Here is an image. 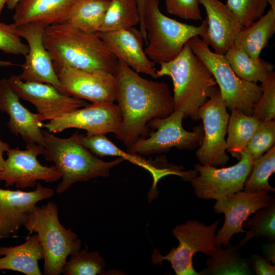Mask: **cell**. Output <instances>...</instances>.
Segmentation results:
<instances>
[{"label": "cell", "mask_w": 275, "mask_h": 275, "mask_svg": "<svg viewBox=\"0 0 275 275\" xmlns=\"http://www.w3.org/2000/svg\"><path fill=\"white\" fill-rule=\"evenodd\" d=\"M114 75L116 101L122 117L116 138L128 147L148 135L151 120L174 112L173 98L166 83L143 78L122 62L118 61Z\"/></svg>", "instance_id": "1"}, {"label": "cell", "mask_w": 275, "mask_h": 275, "mask_svg": "<svg viewBox=\"0 0 275 275\" xmlns=\"http://www.w3.org/2000/svg\"><path fill=\"white\" fill-rule=\"evenodd\" d=\"M43 39L55 71L69 67L115 72L118 61L97 33L84 32L63 22L47 26Z\"/></svg>", "instance_id": "2"}, {"label": "cell", "mask_w": 275, "mask_h": 275, "mask_svg": "<svg viewBox=\"0 0 275 275\" xmlns=\"http://www.w3.org/2000/svg\"><path fill=\"white\" fill-rule=\"evenodd\" d=\"M44 138L42 155L53 162L61 173L62 180L56 192L64 193L74 183L85 182L98 177H106L111 169L124 160L118 157L111 161L98 158L86 148L75 132L70 137L61 138L47 130H42Z\"/></svg>", "instance_id": "3"}, {"label": "cell", "mask_w": 275, "mask_h": 275, "mask_svg": "<svg viewBox=\"0 0 275 275\" xmlns=\"http://www.w3.org/2000/svg\"><path fill=\"white\" fill-rule=\"evenodd\" d=\"M157 78L170 76L173 84L174 108L184 117L199 119V108L216 88V81L206 66L191 50L188 42L173 60L160 65Z\"/></svg>", "instance_id": "4"}, {"label": "cell", "mask_w": 275, "mask_h": 275, "mask_svg": "<svg viewBox=\"0 0 275 275\" xmlns=\"http://www.w3.org/2000/svg\"><path fill=\"white\" fill-rule=\"evenodd\" d=\"M143 22L147 37L145 51L151 61L159 65L176 58L189 40L202 38L207 29L206 19L196 26L167 16L160 11L159 0H146Z\"/></svg>", "instance_id": "5"}, {"label": "cell", "mask_w": 275, "mask_h": 275, "mask_svg": "<svg viewBox=\"0 0 275 275\" xmlns=\"http://www.w3.org/2000/svg\"><path fill=\"white\" fill-rule=\"evenodd\" d=\"M58 207L52 202L37 206L24 225L30 233H36L44 252L43 274L60 275L68 256L79 250L81 242L71 229L60 223Z\"/></svg>", "instance_id": "6"}, {"label": "cell", "mask_w": 275, "mask_h": 275, "mask_svg": "<svg viewBox=\"0 0 275 275\" xmlns=\"http://www.w3.org/2000/svg\"><path fill=\"white\" fill-rule=\"evenodd\" d=\"M188 43L213 76L227 108L252 116L254 106L262 95L261 87L238 76L225 56L211 51L200 37L191 38Z\"/></svg>", "instance_id": "7"}, {"label": "cell", "mask_w": 275, "mask_h": 275, "mask_svg": "<svg viewBox=\"0 0 275 275\" xmlns=\"http://www.w3.org/2000/svg\"><path fill=\"white\" fill-rule=\"evenodd\" d=\"M218 219L206 226L196 220H189L185 223L177 225L172 233L179 242L166 256H162L154 250L152 262L161 265L163 260L170 262L176 275L199 274L194 269V255L201 252L210 256L217 249L215 234Z\"/></svg>", "instance_id": "8"}, {"label": "cell", "mask_w": 275, "mask_h": 275, "mask_svg": "<svg viewBox=\"0 0 275 275\" xmlns=\"http://www.w3.org/2000/svg\"><path fill=\"white\" fill-rule=\"evenodd\" d=\"M184 114L181 109H175L164 118H157L148 124L149 137L139 139L127 147V151L147 156L160 153L172 148L180 150L193 149L200 145L204 130L202 126L197 127L193 131L186 130L182 126Z\"/></svg>", "instance_id": "9"}, {"label": "cell", "mask_w": 275, "mask_h": 275, "mask_svg": "<svg viewBox=\"0 0 275 275\" xmlns=\"http://www.w3.org/2000/svg\"><path fill=\"white\" fill-rule=\"evenodd\" d=\"M199 119L203 123L204 134L196 157L202 165L224 166L229 158L225 135L229 118L218 88L199 108Z\"/></svg>", "instance_id": "10"}, {"label": "cell", "mask_w": 275, "mask_h": 275, "mask_svg": "<svg viewBox=\"0 0 275 275\" xmlns=\"http://www.w3.org/2000/svg\"><path fill=\"white\" fill-rule=\"evenodd\" d=\"M239 160L233 166L222 168L196 164L197 174L190 180L196 196L218 201L243 190L253 160L243 151Z\"/></svg>", "instance_id": "11"}, {"label": "cell", "mask_w": 275, "mask_h": 275, "mask_svg": "<svg viewBox=\"0 0 275 275\" xmlns=\"http://www.w3.org/2000/svg\"><path fill=\"white\" fill-rule=\"evenodd\" d=\"M43 147L35 143L26 144V148H10L7 152L4 169L0 171V181L6 187L15 185L26 188L36 186L37 181L52 183L61 178V173L55 166L42 165L37 159Z\"/></svg>", "instance_id": "12"}, {"label": "cell", "mask_w": 275, "mask_h": 275, "mask_svg": "<svg viewBox=\"0 0 275 275\" xmlns=\"http://www.w3.org/2000/svg\"><path fill=\"white\" fill-rule=\"evenodd\" d=\"M121 124L118 104L91 103L50 120L43 127L53 133L74 128L85 130L87 136L113 133L117 136Z\"/></svg>", "instance_id": "13"}, {"label": "cell", "mask_w": 275, "mask_h": 275, "mask_svg": "<svg viewBox=\"0 0 275 275\" xmlns=\"http://www.w3.org/2000/svg\"><path fill=\"white\" fill-rule=\"evenodd\" d=\"M56 72L68 95L92 103H112L116 101L117 80L111 72L69 67L60 68Z\"/></svg>", "instance_id": "14"}, {"label": "cell", "mask_w": 275, "mask_h": 275, "mask_svg": "<svg viewBox=\"0 0 275 275\" xmlns=\"http://www.w3.org/2000/svg\"><path fill=\"white\" fill-rule=\"evenodd\" d=\"M7 79L20 99L35 106L42 121L53 120L88 104L84 100L61 92L50 84L25 81L16 75Z\"/></svg>", "instance_id": "15"}, {"label": "cell", "mask_w": 275, "mask_h": 275, "mask_svg": "<svg viewBox=\"0 0 275 275\" xmlns=\"http://www.w3.org/2000/svg\"><path fill=\"white\" fill-rule=\"evenodd\" d=\"M272 198L265 190L255 193L240 190L216 201L213 207L215 212L223 213L225 217L223 226L215 234L217 248L229 245L235 234H247L248 231L243 229V223L251 214L269 204Z\"/></svg>", "instance_id": "16"}, {"label": "cell", "mask_w": 275, "mask_h": 275, "mask_svg": "<svg viewBox=\"0 0 275 275\" xmlns=\"http://www.w3.org/2000/svg\"><path fill=\"white\" fill-rule=\"evenodd\" d=\"M17 27L20 36L26 41L29 46V51L24 56L25 61L21 65L22 72L18 75L19 78L25 81L50 84L67 95L43 42V33L46 26L42 23H29Z\"/></svg>", "instance_id": "17"}, {"label": "cell", "mask_w": 275, "mask_h": 275, "mask_svg": "<svg viewBox=\"0 0 275 275\" xmlns=\"http://www.w3.org/2000/svg\"><path fill=\"white\" fill-rule=\"evenodd\" d=\"M53 195L52 188L39 182L29 191L0 188V239L16 234L24 226L37 204Z\"/></svg>", "instance_id": "18"}, {"label": "cell", "mask_w": 275, "mask_h": 275, "mask_svg": "<svg viewBox=\"0 0 275 275\" xmlns=\"http://www.w3.org/2000/svg\"><path fill=\"white\" fill-rule=\"evenodd\" d=\"M118 61L122 62L138 73L157 78L155 63L147 57L144 39L135 27L114 32H97Z\"/></svg>", "instance_id": "19"}, {"label": "cell", "mask_w": 275, "mask_h": 275, "mask_svg": "<svg viewBox=\"0 0 275 275\" xmlns=\"http://www.w3.org/2000/svg\"><path fill=\"white\" fill-rule=\"evenodd\" d=\"M20 98L13 90L7 79L0 80V111L7 113V125L10 131L20 135L26 144L35 143L43 147V124L38 113H34L20 102Z\"/></svg>", "instance_id": "20"}, {"label": "cell", "mask_w": 275, "mask_h": 275, "mask_svg": "<svg viewBox=\"0 0 275 275\" xmlns=\"http://www.w3.org/2000/svg\"><path fill=\"white\" fill-rule=\"evenodd\" d=\"M205 8L207 29L202 39L213 51L225 55L242 28L226 5L219 0H200Z\"/></svg>", "instance_id": "21"}, {"label": "cell", "mask_w": 275, "mask_h": 275, "mask_svg": "<svg viewBox=\"0 0 275 275\" xmlns=\"http://www.w3.org/2000/svg\"><path fill=\"white\" fill-rule=\"evenodd\" d=\"M77 0H20L14 8L13 23L49 25L65 22Z\"/></svg>", "instance_id": "22"}, {"label": "cell", "mask_w": 275, "mask_h": 275, "mask_svg": "<svg viewBox=\"0 0 275 275\" xmlns=\"http://www.w3.org/2000/svg\"><path fill=\"white\" fill-rule=\"evenodd\" d=\"M80 141L86 148L97 156H117L143 168L152 175L154 185L165 176L175 175L180 176L181 173V171L178 168L161 166L154 161L146 159L141 155L124 151L104 134L92 136L81 134Z\"/></svg>", "instance_id": "23"}, {"label": "cell", "mask_w": 275, "mask_h": 275, "mask_svg": "<svg viewBox=\"0 0 275 275\" xmlns=\"http://www.w3.org/2000/svg\"><path fill=\"white\" fill-rule=\"evenodd\" d=\"M44 259L42 246L36 233L15 246H0V270H11L25 275H42L39 261Z\"/></svg>", "instance_id": "24"}, {"label": "cell", "mask_w": 275, "mask_h": 275, "mask_svg": "<svg viewBox=\"0 0 275 275\" xmlns=\"http://www.w3.org/2000/svg\"><path fill=\"white\" fill-rule=\"evenodd\" d=\"M265 14L239 31L234 45L250 57L258 59L275 33V4L270 5Z\"/></svg>", "instance_id": "25"}, {"label": "cell", "mask_w": 275, "mask_h": 275, "mask_svg": "<svg viewBox=\"0 0 275 275\" xmlns=\"http://www.w3.org/2000/svg\"><path fill=\"white\" fill-rule=\"evenodd\" d=\"M110 0H77L65 23L89 33L99 32Z\"/></svg>", "instance_id": "26"}, {"label": "cell", "mask_w": 275, "mask_h": 275, "mask_svg": "<svg viewBox=\"0 0 275 275\" xmlns=\"http://www.w3.org/2000/svg\"><path fill=\"white\" fill-rule=\"evenodd\" d=\"M227 132L226 150L239 159L261 121L241 111L231 110Z\"/></svg>", "instance_id": "27"}, {"label": "cell", "mask_w": 275, "mask_h": 275, "mask_svg": "<svg viewBox=\"0 0 275 275\" xmlns=\"http://www.w3.org/2000/svg\"><path fill=\"white\" fill-rule=\"evenodd\" d=\"M225 56L236 75L249 82H261L270 72L273 71L274 65L271 63L261 58L254 59L234 45Z\"/></svg>", "instance_id": "28"}, {"label": "cell", "mask_w": 275, "mask_h": 275, "mask_svg": "<svg viewBox=\"0 0 275 275\" xmlns=\"http://www.w3.org/2000/svg\"><path fill=\"white\" fill-rule=\"evenodd\" d=\"M140 23L136 0H110L99 32L126 30L135 27Z\"/></svg>", "instance_id": "29"}, {"label": "cell", "mask_w": 275, "mask_h": 275, "mask_svg": "<svg viewBox=\"0 0 275 275\" xmlns=\"http://www.w3.org/2000/svg\"><path fill=\"white\" fill-rule=\"evenodd\" d=\"M207 268L199 274H250L248 263L238 255L236 248L230 244L226 249L217 247L206 260Z\"/></svg>", "instance_id": "30"}, {"label": "cell", "mask_w": 275, "mask_h": 275, "mask_svg": "<svg viewBox=\"0 0 275 275\" xmlns=\"http://www.w3.org/2000/svg\"><path fill=\"white\" fill-rule=\"evenodd\" d=\"M104 259L97 251L88 252L79 250L70 255L62 269L64 275H102L115 274L118 271H105Z\"/></svg>", "instance_id": "31"}, {"label": "cell", "mask_w": 275, "mask_h": 275, "mask_svg": "<svg viewBox=\"0 0 275 275\" xmlns=\"http://www.w3.org/2000/svg\"><path fill=\"white\" fill-rule=\"evenodd\" d=\"M275 172V146L253 161L250 174L244 182L243 190L255 193L261 190L274 193L269 183L270 176Z\"/></svg>", "instance_id": "32"}, {"label": "cell", "mask_w": 275, "mask_h": 275, "mask_svg": "<svg viewBox=\"0 0 275 275\" xmlns=\"http://www.w3.org/2000/svg\"><path fill=\"white\" fill-rule=\"evenodd\" d=\"M246 221L243 227L249 229L246 237L239 243H244L254 236L265 237L275 240V200L273 197L266 206L258 210Z\"/></svg>", "instance_id": "33"}, {"label": "cell", "mask_w": 275, "mask_h": 275, "mask_svg": "<svg viewBox=\"0 0 275 275\" xmlns=\"http://www.w3.org/2000/svg\"><path fill=\"white\" fill-rule=\"evenodd\" d=\"M274 142V120L262 121L243 151L254 160L269 150Z\"/></svg>", "instance_id": "34"}, {"label": "cell", "mask_w": 275, "mask_h": 275, "mask_svg": "<svg viewBox=\"0 0 275 275\" xmlns=\"http://www.w3.org/2000/svg\"><path fill=\"white\" fill-rule=\"evenodd\" d=\"M267 4V0H227L226 5L242 28L263 15Z\"/></svg>", "instance_id": "35"}, {"label": "cell", "mask_w": 275, "mask_h": 275, "mask_svg": "<svg viewBox=\"0 0 275 275\" xmlns=\"http://www.w3.org/2000/svg\"><path fill=\"white\" fill-rule=\"evenodd\" d=\"M262 95L255 104L252 116L260 121L274 120L275 73L270 72L261 82Z\"/></svg>", "instance_id": "36"}, {"label": "cell", "mask_w": 275, "mask_h": 275, "mask_svg": "<svg viewBox=\"0 0 275 275\" xmlns=\"http://www.w3.org/2000/svg\"><path fill=\"white\" fill-rule=\"evenodd\" d=\"M0 50L9 54L25 56L29 46L22 42L18 27L13 23L0 21Z\"/></svg>", "instance_id": "37"}, {"label": "cell", "mask_w": 275, "mask_h": 275, "mask_svg": "<svg viewBox=\"0 0 275 275\" xmlns=\"http://www.w3.org/2000/svg\"><path fill=\"white\" fill-rule=\"evenodd\" d=\"M167 11L186 20H202L200 0H165Z\"/></svg>", "instance_id": "38"}, {"label": "cell", "mask_w": 275, "mask_h": 275, "mask_svg": "<svg viewBox=\"0 0 275 275\" xmlns=\"http://www.w3.org/2000/svg\"><path fill=\"white\" fill-rule=\"evenodd\" d=\"M252 260L254 269L257 274H275V266L270 264L268 261L258 255H253Z\"/></svg>", "instance_id": "39"}, {"label": "cell", "mask_w": 275, "mask_h": 275, "mask_svg": "<svg viewBox=\"0 0 275 275\" xmlns=\"http://www.w3.org/2000/svg\"><path fill=\"white\" fill-rule=\"evenodd\" d=\"M146 1V0H136L140 15V31L142 33L144 41L147 42L146 32L143 22V15Z\"/></svg>", "instance_id": "40"}, {"label": "cell", "mask_w": 275, "mask_h": 275, "mask_svg": "<svg viewBox=\"0 0 275 275\" xmlns=\"http://www.w3.org/2000/svg\"><path fill=\"white\" fill-rule=\"evenodd\" d=\"M10 148L8 143L1 140L0 135V171L3 170L5 163V159L3 156L4 153L7 152Z\"/></svg>", "instance_id": "41"}, {"label": "cell", "mask_w": 275, "mask_h": 275, "mask_svg": "<svg viewBox=\"0 0 275 275\" xmlns=\"http://www.w3.org/2000/svg\"><path fill=\"white\" fill-rule=\"evenodd\" d=\"M264 250L268 261H271L274 265L275 262V243L274 241L266 245Z\"/></svg>", "instance_id": "42"}, {"label": "cell", "mask_w": 275, "mask_h": 275, "mask_svg": "<svg viewBox=\"0 0 275 275\" xmlns=\"http://www.w3.org/2000/svg\"><path fill=\"white\" fill-rule=\"evenodd\" d=\"M20 0H7L6 6L11 10H14Z\"/></svg>", "instance_id": "43"}, {"label": "cell", "mask_w": 275, "mask_h": 275, "mask_svg": "<svg viewBox=\"0 0 275 275\" xmlns=\"http://www.w3.org/2000/svg\"><path fill=\"white\" fill-rule=\"evenodd\" d=\"M17 64L8 61L0 60V67H6L9 66H15Z\"/></svg>", "instance_id": "44"}, {"label": "cell", "mask_w": 275, "mask_h": 275, "mask_svg": "<svg viewBox=\"0 0 275 275\" xmlns=\"http://www.w3.org/2000/svg\"><path fill=\"white\" fill-rule=\"evenodd\" d=\"M7 0H0V15L3 10L5 6L6 5Z\"/></svg>", "instance_id": "45"}]
</instances>
